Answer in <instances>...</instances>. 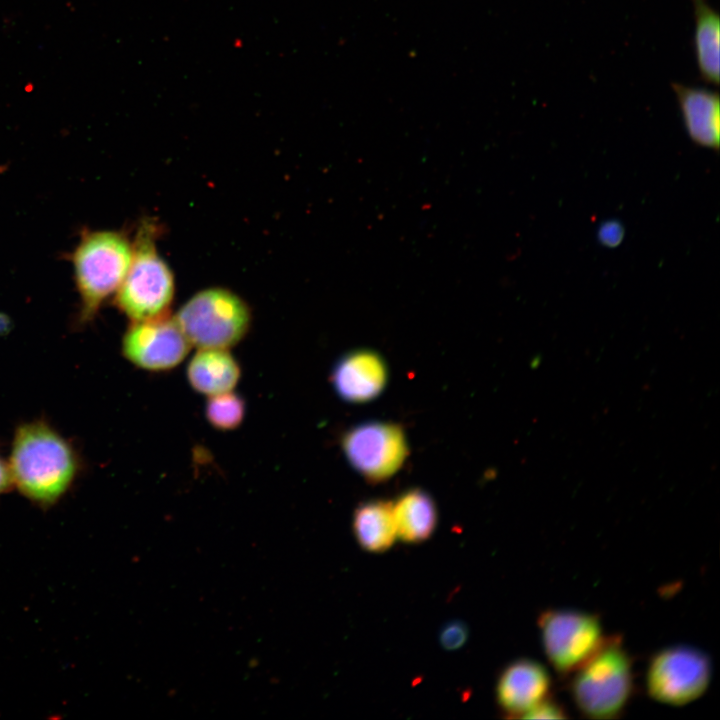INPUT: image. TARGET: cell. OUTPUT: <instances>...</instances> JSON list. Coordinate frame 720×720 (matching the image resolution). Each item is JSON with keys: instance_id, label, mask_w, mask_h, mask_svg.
Here are the masks:
<instances>
[{"instance_id": "cell-1", "label": "cell", "mask_w": 720, "mask_h": 720, "mask_svg": "<svg viewBox=\"0 0 720 720\" xmlns=\"http://www.w3.org/2000/svg\"><path fill=\"white\" fill-rule=\"evenodd\" d=\"M7 462L13 487L41 507L57 503L80 472L72 443L44 420L17 426Z\"/></svg>"}, {"instance_id": "cell-2", "label": "cell", "mask_w": 720, "mask_h": 720, "mask_svg": "<svg viewBox=\"0 0 720 720\" xmlns=\"http://www.w3.org/2000/svg\"><path fill=\"white\" fill-rule=\"evenodd\" d=\"M572 674L571 697L584 716L613 719L624 711L632 695L633 670L621 638L606 636Z\"/></svg>"}, {"instance_id": "cell-3", "label": "cell", "mask_w": 720, "mask_h": 720, "mask_svg": "<svg viewBox=\"0 0 720 720\" xmlns=\"http://www.w3.org/2000/svg\"><path fill=\"white\" fill-rule=\"evenodd\" d=\"M133 247L120 233L86 234L73 255L81 299V321L94 317L102 303L122 284L132 259Z\"/></svg>"}, {"instance_id": "cell-4", "label": "cell", "mask_w": 720, "mask_h": 720, "mask_svg": "<svg viewBox=\"0 0 720 720\" xmlns=\"http://www.w3.org/2000/svg\"><path fill=\"white\" fill-rule=\"evenodd\" d=\"M154 232L151 224L139 230L128 272L117 290V305L132 321L166 315L174 297L173 274L157 252Z\"/></svg>"}, {"instance_id": "cell-5", "label": "cell", "mask_w": 720, "mask_h": 720, "mask_svg": "<svg viewBox=\"0 0 720 720\" xmlns=\"http://www.w3.org/2000/svg\"><path fill=\"white\" fill-rule=\"evenodd\" d=\"M174 318L190 344L198 349H229L247 335L252 322L247 303L224 288L199 291Z\"/></svg>"}, {"instance_id": "cell-6", "label": "cell", "mask_w": 720, "mask_h": 720, "mask_svg": "<svg viewBox=\"0 0 720 720\" xmlns=\"http://www.w3.org/2000/svg\"><path fill=\"white\" fill-rule=\"evenodd\" d=\"M711 675L708 655L695 647L676 645L652 656L646 672V688L657 702L682 706L704 694Z\"/></svg>"}, {"instance_id": "cell-7", "label": "cell", "mask_w": 720, "mask_h": 720, "mask_svg": "<svg viewBox=\"0 0 720 720\" xmlns=\"http://www.w3.org/2000/svg\"><path fill=\"white\" fill-rule=\"evenodd\" d=\"M538 626L544 653L561 675L572 674L606 637L600 619L579 610H546L540 614Z\"/></svg>"}, {"instance_id": "cell-8", "label": "cell", "mask_w": 720, "mask_h": 720, "mask_svg": "<svg viewBox=\"0 0 720 720\" xmlns=\"http://www.w3.org/2000/svg\"><path fill=\"white\" fill-rule=\"evenodd\" d=\"M342 448L352 467L375 482L393 476L408 455V444L401 427L380 421L352 427L343 436Z\"/></svg>"}, {"instance_id": "cell-9", "label": "cell", "mask_w": 720, "mask_h": 720, "mask_svg": "<svg viewBox=\"0 0 720 720\" xmlns=\"http://www.w3.org/2000/svg\"><path fill=\"white\" fill-rule=\"evenodd\" d=\"M191 344L174 317L133 321L121 341L126 360L137 368L163 372L171 370L187 357Z\"/></svg>"}, {"instance_id": "cell-10", "label": "cell", "mask_w": 720, "mask_h": 720, "mask_svg": "<svg viewBox=\"0 0 720 720\" xmlns=\"http://www.w3.org/2000/svg\"><path fill=\"white\" fill-rule=\"evenodd\" d=\"M551 677L539 662L521 658L508 664L499 675L496 697L499 706L510 717H521L548 698Z\"/></svg>"}, {"instance_id": "cell-11", "label": "cell", "mask_w": 720, "mask_h": 720, "mask_svg": "<svg viewBox=\"0 0 720 720\" xmlns=\"http://www.w3.org/2000/svg\"><path fill=\"white\" fill-rule=\"evenodd\" d=\"M388 370L383 358L368 349L345 354L336 362L331 381L345 401L364 403L375 399L387 383Z\"/></svg>"}, {"instance_id": "cell-12", "label": "cell", "mask_w": 720, "mask_h": 720, "mask_svg": "<svg viewBox=\"0 0 720 720\" xmlns=\"http://www.w3.org/2000/svg\"><path fill=\"white\" fill-rule=\"evenodd\" d=\"M682 120L690 140L715 152L720 148V102L716 92L673 83Z\"/></svg>"}, {"instance_id": "cell-13", "label": "cell", "mask_w": 720, "mask_h": 720, "mask_svg": "<svg viewBox=\"0 0 720 720\" xmlns=\"http://www.w3.org/2000/svg\"><path fill=\"white\" fill-rule=\"evenodd\" d=\"M192 389L207 397L232 391L241 377V368L229 349L200 348L186 367Z\"/></svg>"}, {"instance_id": "cell-14", "label": "cell", "mask_w": 720, "mask_h": 720, "mask_svg": "<svg viewBox=\"0 0 720 720\" xmlns=\"http://www.w3.org/2000/svg\"><path fill=\"white\" fill-rule=\"evenodd\" d=\"M397 537L408 543L428 539L435 530L437 510L432 497L422 489L405 491L393 502Z\"/></svg>"}, {"instance_id": "cell-15", "label": "cell", "mask_w": 720, "mask_h": 720, "mask_svg": "<svg viewBox=\"0 0 720 720\" xmlns=\"http://www.w3.org/2000/svg\"><path fill=\"white\" fill-rule=\"evenodd\" d=\"M353 531L360 546L368 552H384L397 538L393 502L372 500L354 512Z\"/></svg>"}, {"instance_id": "cell-16", "label": "cell", "mask_w": 720, "mask_h": 720, "mask_svg": "<svg viewBox=\"0 0 720 720\" xmlns=\"http://www.w3.org/2000/svg\"><path fill=\"white\" fill-rule=\"evenodd\" d=\"M692 4L695 19L694 49L697 67L704 81L717 85L719 82V16L707 0H692Z\"/></svg>"}, {"instance_id": "cell-17", "label": "cell", "mask_w": 720, "mask_h": 720, "mask_svg": "<svg viewBox=\"0 0 720 720\" xmlns=\"http://www.w3.org/2000/svg\"><path fill=\"white\" fill-rule=\"evenodd\" d=\"M245 415V400L233 390L210 396L205 404V417L208 423L219 431L237 429Z\"/></svg>"}, {"instance_id": "cell-18", "label": "cell", "mask_w": 720, "mask_h": 720, "mask_svg": "<svg viewBox=\"0 0 720 720\" xmlns=\"http://www.w3.org/2000/svg\"><path fill=\"white\" fill-rule=\"evenodd\" d=\"M469 630L467 625L460 620H452L446 623L440 631V645L448 651L460 649L467 641Z\"/></svg>"}, {"instance_id": "cell-19", "label": "cell", "mask_w": 720, "mask_h": 720, "mask_svg": "<svg viewBox=\"0 0 720 720\" xmlns=\"http://www.w3.org/2000/svg\"><path fill=\"white\" fill-rule=\"evenodd\" d=\"M624 236V226L617 219L606 220L597 229V240L606 248H617L622 243Z\"/></svg>"}, {"instance_id": "cell-20", "label": "cell", "mask_w": 720, "mask_h": 720, "mask_svg": "<svg viewBox=\"0 0 720 720\" xmlns=\"http://www.w3.org/2000/svg\"><path fill=\"white\" fill-rule=\"evenodd\" d=\"M523 718L528 719H564L567 718L565 710L556 701L549 697L533 707Z\"/></svg>"}, {"instance_id": "cell-21", "label": "cell", "mask_w": 720, "mask_h": 720, "mask_svg": "<svg viewBox=\"0 0 720 720\" xmlns=\"http://www.w3.org/2000/svg\"><path fill=\"white\" fill-rule=\"evenodd\" d=\"M13 488V481L8 462L0 455V494Z\"/></svg>"}]
</instances>
